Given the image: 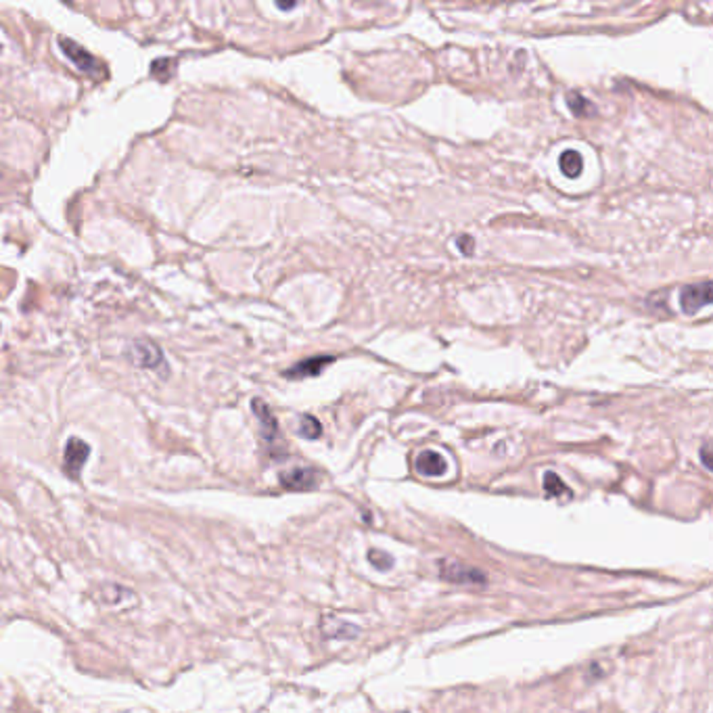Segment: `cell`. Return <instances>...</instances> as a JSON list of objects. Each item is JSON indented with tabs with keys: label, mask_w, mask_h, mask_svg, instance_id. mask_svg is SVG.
<instances>
[{
	"label": "cell",
	"mask_w": 713,
	"mask_h": 713,
	"mask_svg": "<svg viewBox=\"0 0 713 713\" xmlns=\"http://www.w3.org/2000/svg\"><path fill=\"white\" fill-rule=\"evenodd\" d=\"M368 561H370V565L375 567V569H379V571H389L391 567H394V556L389 554V552H385V550H370L368 552Z\"/></svg>",
	"instance_id": "cell-15"
},
{
	"label": "cell",
	"mask_w": 713,
	"mask_h": 713,
	"mask_svg": "<svg viewBox=\"0 0 713 713\" xmlns=\"http://www.w3.org/2000/svg\"><path fill=\"white\" fill-rule=\"evenodd\" d=\"M567 105H569V109H571L577 117H590V115L596 113V109L590 105V101H588L586 96H582L579 92H569Z\"/></svg>",
	"instance_id": "cell-12"
},
{
	"label": "cell",
	"mask_w": 713,
	"mask_h": 713,
	"mask_svg": "<svg viewBox=\"0 0 713 713\" xmlns=\"http://www.w3.org/2000/svg\"><path fill=\"white\" fill-rule=\"evenodd\" d=\"M701 459H703V465L707 467V469H712V461H710V444H705L703 446V450H701Z\"/></svg>",
	"instance_id": "cell-17"
},
{
	"label": "cell",
	"mask_w": 713,
	"mask_h": 713,
	"mask_svg": "<svg viewBox=\"0 0 713 713\" xmlns=\"http://www.w3.org/2000/svg\"><path fill=\"white\" fill-rule=\"evenodd\" d=\"M712 282H699V285H686L680 291V308L684 314H697L705 305L712 303Z\"/></svg>",
	"instance_id": "cell-4"
},
{
	"label": "cell",
	"mask_w": 713,
	"mask_h": 713,
	"mask_svg": "<svg viewBox=\"0 0 713 713\" xmlns=\"http://www.w3.org/2000/svg\"><path fill=\"white\" fill-rule=\"evenodd\" d=\"M59 46H61L63 55H65L80 71H86V73H90V75L103 73L101 61H99L94 55H90L84 46H80L78 42H73V40H69V38H59Z\"/></svg>",
	"instance_id": "cell-2"
},
{
	"label": "cell",
	"mask_w": 713,
	"mask_h": 713,
	"mask_svg": "<svg viewBox=\"0 0 713 713\" xmlns=\"http://www.w3.org/2000/svg\"><path fill=\"white\" fill-rule=\"evenodd\" d=\"M251 408H253V412H255V417H257V421H259L261 438H264L266 442L276 440V435H278V423H276L274 415L270 412V408H268L259 398H255V400L251 402Z\"/></svg>",
	"instance_id": "cell-9"
},
{
	"label": "cell",
	"mask_w": 713,
	"mask_h": 713,
	"mask_svg": "<svg viewBox=\"0 0 713 713\" xmlns=\"http://www.w3.org/2000/svg\"><path fill=\"white\" fill-rule=\"evenodd\" d=\"M128 358L132 360V364H136L138 368H145V370H164L166 368V358H164L159 345L149 341V339H138V341L130 343Z\"/></svg>",
	"instance_id": "cell-1"
},
{
	"label": "cell",
	"mask_w": 713,
	"mask_h": 713,
	"mask_svg": "<svg viewBox=\"0 0 713 713\" xmlns=\"http://www.w3.org/2000/svg\"><path fill=\"white\" fill-rule=\"evenodd\" d=\"M276 6L282 8V10H289V8H295V2H287V4L285 2H276Z\"/></svg>",
	"instance_id": "cell-18"
},
{
	"label": "cell",
	"mask_w": 713,
	"mask_h": 713,
	"mask_svg": "<svg viewBox=\"0 0 713 713\" xmlns=\"http://www.w3.org/2000/svg\"><path fill=\"white\" fill-rule=\"evenodd\" d=\"M299 435L305 440H318L322 435V425L314 417H303L299 423Z\"/></svg>",
	"instance_id": "cell-14"
},
{
	"label": "cell",
	"mask_w": 713,
	"mask_h": 713,
	"mask_svg": "<svg viewBox=\"0 0 713 713\" xmlns=\"http://www.w3.org/2000/svg\"><path fill=\"white\" fill-rule=\"evenodd\" d=\"M324 632L333 638H354L358 636V628L352 626V624H345V621H339L335 617H329L326 624H324Z\"/></svg>",
	"instance_id": "cell-11"
},
{
	"label": "cell",
	"mask_w": 713,
	"mask_h": 713,
	"mask_svg": "<svg viewBox=\"0 0 713 713\" xmlns=\"http://www.w3.org/2000/svg\"><path fill=\"white\" fill-rule=\"evenodd\" d=\"M544 491L550 498H563V496L571 494V489L563 483V479L556 475V473H552V471H548L544 475Z\"/></svg>",
	"instance_id": "cell-13"
},
{
	"label": "cell",
	"mask_w": 713,
	"mask_h": 713,
	"mask_svg": "<svg viewBox=\"0 0 713 713\" xmlns=\"http://www.w3.org/2000/svg\"><path fill=\"white\" fill-rule=\"evenodd\" d=\"M88 454H90V446L78 438H71L67 440L65 444V452H63V469L65 473L69 477H78L84 463L88 461Z\"/></svg>",
	"instance_id": "cell-5"
},
{
	"label": "cell",
	"mask_w": 713,
	"mask_h": 713,
	"mask_svg": "<svg viewBox=\"0 0 713 713\" xmlns=\"http://www.w3.org/2000/svg\"><path fill=\"white\" fill-rule=\"evenodd\" d=\"M417 471L421 475L425 477H442L446 473L448 465H446V459L435 452V450H425L417 456V463H415Z\"/></svg>",
	"instance_id": "cell-8"
},
{
	"label": "cell",
	"mask_w": 713,
	"mask_h": 713,
	"mask_svg": "<svg viewBox=\"0 0 713 713\" xmlns=\"http://www.w3.org/2000/svg\"><path fill=\"white\" fill-rule=\"evenodd\" d=\"M456 245H459V249H461L463 253L471 255V253H473V247H475V240L471 237H463L456 240Z\"/></svg>",
	"instance_id": "cell-16"
},
{
	"label": "cell",
	"mask_w": 713,
	"mask_h": 713,
	"mask_svg": "<svg viewBox=\"0 0 713 713\" xmlns=\"http://www.w3.org/2000/svg\"><path fill=\"white\" fill-rule=\"evenodd\" d=\"M438 567H440V575L448 582H454V584H483L485 582L483 571H479L477 567H471V565L459 563V561L442 559L438 563Z\"/></svg>",
	"instance_id": "cell-3"
},
{
	"label": "cell",
	"mask_w": 713,
	"mask_h": 713,
	"mask_svg": "<svg viewBox=\"0 0 713 713\" xmlns=\"http://www.w3.org/2000/svg\"><path fill=\"white\" fill-rule=\"evenodd\" d=\"M280 485L287 489L305 491V489L316 487V473L308 467H297V469L280 473Z\"/></svg>",
	"instance_id": "cell-7"
},
{
	"label": "cell",
	"mask_w": 713,
	"mask_h": 713,
	"mask_svg": "<svg viewBox=\"0 0 713 713\" xmlns=\"http://www.w3.org/2000/svg\"><path fill=\"white\" fill-rule=\"evenodd\" d=\"M331 362H335L333 356H314L308 358L303 362H297L295 366H291L289 370H285V377L289 379H305V377H316L322 373L324 366H329Z\"/></svg>",
	"instance_id": "cell-6"
},
{
	"label": "cell",
	"mask_w": 713,
	"mask_h": 713,
	"mask_svg": "<svg viewBox=\"0 0 713 713\" xmlns=\"http://www.w3.org/2000/svg\"><path fill=\"white\" fill-rule=\"evenodd\" d=\"M559 166L563 170V174L567 178H577L582 174V168H584V159L577 151H565L561 157H559Z\"/></svg>",
	"instance_id": "cell-10"
}]
</instances>
